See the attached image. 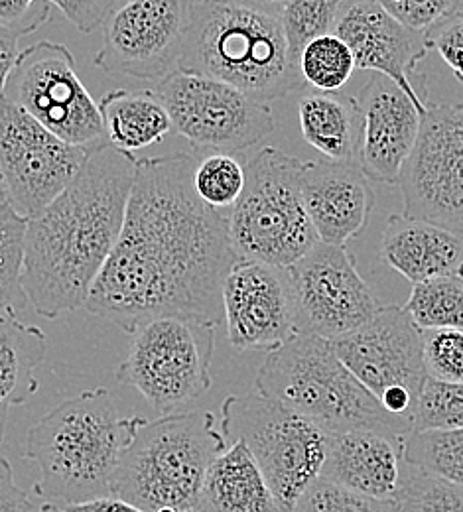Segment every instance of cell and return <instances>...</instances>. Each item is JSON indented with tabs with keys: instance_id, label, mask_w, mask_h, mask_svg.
Wrapping results in <instances>:
<instances>
[{
	"instance_id": "cell-16",
	"label": "cell",
	"mask_w": 463,
	"mask_h": 512,
	"mask_svg": "<svg viewBox=\"0 0 463 512\" xmlns=\"http://www.w3.org/2000/svg\"><path fill=\"white\" fill-rule=\"evenodd\" d=\"M188 28V0H127L103 22L93 64L105 73L162 81L178 71Z\"/></svg>"
},
{
	"instance_id": "cell-36",
	"label": "cell",
	"mask_w": 463,
	"mask_h": 512,
	"mask_svg": "<svg viewBox=\"0 0 463 512\" xmlns=\"http://www.w3.org/2000/svg\"><path fill=\"white\" fill-rule=\"evenodd\" d=\"M292 512H389V503L359 495L318 477L298 499Z\"/></svg>"
},
{
	"instance_id": "cell-2",
	"label": "cell",
	"mask_w": 463,
	"mask_h": 512,
	"mask_svg": "<svg viewBox=\"0 0 463 512\" xmlns=\"http://www.w3.org/2000/svg\"><path fill=\"white\" fill-rule=\"evenodd\" d=\"M136 156L103 142L44 211L26 219L20 284L48 320L85 306L113 253L133 190Z\"/></svg>"
},
{
	"instance_id": "cell-34",
	"label": "cell",
	"mask_w": 463,
	"mask_h": 512,
	"mask_svg": "<svg viewBox=\"0 0 463 512\" xmlns=\"http://www.w3.org/2000/svg\"><path fill=\"white\" fill-rule=\"evenodd\" d=\"M424 430H463V384L428 379L412 416V432Z\"/></svg>"
},
{
	"instance_id": "cell-19",
	"label": "cell",
	"mask_w": 463,
	"mask_h": 512,
	"mask_svg": "<svg viewBox=\"0 0 463 512\" xmlns=\"http://www.w3.org/2000/svg\"><path fill=\"white\" fill-rule=\"evenodd\" d=\"M357 103L363 115L361 168L375 182L398 184L424 111L391 77L375 71L357 93Z\"/></svg>"
},
{
	"instance_id": "cell-12",
	"label": "cell",
	"mask_w": 463,
	"mask_h": 512,
	"mask_svg": "<svg viewBox=\"0 0 463 512\" xmlns=\"http://www.w3.org/2000/svg\"><path fill=\"white\" fill-rule=\"evenodd\" d=\"M2 97L69 144L95 148L107 142L99 103L79 79L66 44L44 40L22 50Z\"/></svg>"
},
{
	"instance_id": "cell-24",
	"label": "cell",
	"mask_w": 463,
	"mask_h": 512,
	"mask_svg": "<svg viewBox=\"0 0 463 512\" xmlns=\"http://www.w3.org/2000/svg\"><path fill=\"white\" fill-rule=\"evenodd\" d=\"M16 312V308H8L0 314V444L10 410L36 394V371L48 351L46 333L24 323Z\"/></svg>"
},
{
	"instance_id": "cell-15",
	"label": "cell",
	"mask_w": 463,
	"mask_h": 512,
	"mask_svg": "<svg viewBox=\"0 0 463 512\" xmlns=\"http://www.w3.org/2000/svg\"><path fill=\"white\" fill-rule=\"evenodd\" d=\"M288 276L298 333L333 341L363 325L381 308L347 245L320 241L288 266Z\"/></svg>"
},
{
	"instance_id": "cell-17",
	"label": "cell",
	"mask_w": 463,
	"mask_h": 512,
	"mask_svg": "<svg viewBox=\"0 0 463 512\" xmlns=\"http://www.w3.org/2000/svg\"><path fill=\"white\" fill-rule=\"evenodd\" d=\"M229 343L239 351H274L296 335L288 268L239 260L223 286Z\"/></svg>"
},
{
	"instance_id": "cell-10",
	"label": "cell",
	"mask_w": 463,
	"mask_h": 512,
	"mask_svg": "<svg viewBox=\"0 0 463 512\" xmlns=\"http://www.w3.org/2000/svg\"><path fill=\"white\" fill-rule=\"evenodd\" d=\"M339 359L410 434L418 398L428 383L424 331L406 308L381 306L357 329L331 341Z\"/></svg>"
},
{
	"instance_id": "cell-37",
	"label": "cell",
	"mask_w": 463,
	"mask_h": 512,
	"mask_svg": "<svg viewBox=\"0 0 463 512\" xmlns=\"http://www.w3.org/2000/svg\"><path fill=\"white\" fill-rule=\"evenodd\" d=\"M424 42L428 50L440 54L463 85V10H456L426 28Z\"/></svg>"
},
{
	"instance_id": "cell-29",
	"label": "cell",
	"mask_w": 463,
	"mask_h": 512,
	"mask_svg": "<svg viewBox=\"0 0 463 512\" xmlns=\"http://www.w3.org/2000/svg\"><path fill=\"white\" fill-rule=\"evenodd\" d=\"M298 67L306 85L324 93L339 91L357 69L351 48L335 34L310 42L298 60Z\"/></svg>"
},
{
	"instance_id": "cell-32",
	"label": "cell",
	"mask_w": 463,
	"mask_h": 512,
	"mask_svg": "<svg viewBox=\"0 0 463 512\" xmlns=\"http://www.w3.org/2000/svg\"><path fill=\"white\" fill-rule=\"evenodd\" d=\"M24 231V217L12 207L0 211V314L8 308L22 310L28 304L20 284Z\"/></svg>"
},
{
	"instance_id": "cell-13",
	"label": "cell",
	"mask_w": 463,
	"mask_h": 512,
	"mask_svg": "<svg viewBox=\"0 0 463 512\" xmlns=\"http://www.w3.org/2000/svg\"><path fill=\"white\" fill-rule=\"evenodd\" d=\"M89 152L0 95V180L20 217L44 211L75 180Z\"/></svg>"
},
{
	"instance_id": "cell-27",
	"label": "cell",
	"mask_w": 463,
	"mask_h": 512,
	"mask_svg": "<svg viewBox=\"0 0 463 512\" xmlns=\"http://www.w3.org/2000/svg\"><path fill=\"white\" fill-rule=\"evenodd\" d=\"M389 512H463V487L404 459Z\"/></svg>"
},
{
	"instance_id": "cell-41",
	"label": "cell",
	"mask_w": 463,
	"mask_h": 512,
	"mask_svg": "<svg viewBox=\"0 0 463 512\" xmlns=\"http://www.w3.org/2000/svg\"><path fill=\"white\" fill-rule=\"evenodd\" d=\"M30 495L16 485L12 465L0 457V512H28Z\"/></svg>"
},
{
	"instance_id": "cell-44",
	"label": "cell",
	"mask_w": 463,
	"mask_h": 512,
	"mask_svg": "<svg viewBox=\"0 0 463 512\" xmlns=\"http://www.w3.org/2000/svg\"><path fill=\"white\" fill-rule=\"evenodd\" d=\"M231 2L245 4V6L259 8V10H265V12H270V14L280 16V12L284 10V6H286L290 0H231Z\"/></svg>"
},
{
	"instance_id": "cell-4",
	"label": "cell",
	"mask_w": 463,
	"mask_h": 512,
	"mask_svg": "<svg viewBox=\"0 0 463 512\" xmlns=\"http://www.w3.org/2000/svg\"><path fill=\"white\" fill-rule=\"evenodd\" d=\"M270 103L306 87L280 16L231 0H188L180 67Z\"/></svg>"
},
{
	"instance_id": "cell-1",
	"label": "cell",
	"mask_w": 463,
	"mask_h": 512,
	"mask_svg": "<svg viewBox=\"0 0 463 512\" xmlns=\"http://www.w3.org/2000/svg\"><path fill=\"white\" fill-rule=\"evenodd\" d=\"M198 162L190 152L136 160L121 237L85 302L125 333L164 316L225 320L223 286L239 256L229 215L196 192Z\"/></svg>"
},
{
	"instance_id": "cell-43",
	"label": "cell",
	"mask_w": 463,
	"mask_h": 512,
	"mask_svg": "<svg viewBox=\"0 0 463 512\" xmlns=\"http://www.w3.org/2000/svg\"><path fill=\"white\" fill-rule=\"evenodd\" d=\"M66 512H144L136 509L131 503L111 495V497H101L85 503H71V505H62Z\"/></svg>"
},
{
	"instance_id": "cell-22",
	"label": "cell",
	"mask_w": 463,
	"mask_h": 512,
	"mask_svg": "<svg viewBox=\"0 0 463 512\" xmlns=\"http://www.w3.org/2000/svg\"><path fill=\"white\" fill-rule=\"evenodd\" d=\"M381 256L412 284L463 274V233L404 213L391 215L381 239Z\"/></svg>"
},
{
	"instance_id": "cell-45",
	"label": "cell",
	"mask_w": 463,
	"mask_h": 512,
	"mask_svg": "<svg viewBox=\"0 0 463 512\" xmlns=\"http://www.w3.org/2000/svg\"><path fill=\"white\" fill-rule=\"evenodd\" d=\"M28 512H66L62 509V505H54V503H40V505H30Z\"/></svg>"
},
{
	"instance_id": "cell-40",
	"label": "cell",
	"mask_w": 463,
	"mask_h": 512,
	"mask_svg": "<svg viewBox=\"0 0 463 512\" xmlns=\"http://www.w3.org/2000/svg\"><path fill=\"white\" fill-rule=\"evenodd\" d=\"M52 6L50 0H0V22L28 36L50 20Z\"/></svg>"
},
{
	"instance_id": "cell-25",
	"label": "cell",
	"mask_w": 463,
	"mask_h": 512,
	"mask_svg": "<svg viewBox=\"0 0 463 512\" xmlns=\"http://www.w3.org/2000/svg\"><path fill=\"white\" fill-rule=\"evenodd\" d=\"M298 117L304 140L330 160L359 162L363 115L353 95L308 93L300 99Z\"/></svg>"
},
{
	"instance_id": "cell-35",
	"label": "cell",
	"mask_w": 463,
	"mask_h": 512,
	"mask_svg": "<svg viewBox=\"0 0 463 512\" xmlns=\"http://www.w3.org/2000/svg\"><path fill=\"white\" fill-rule=\"evenodd\" d=\"M428 377L442 383L463 384L462 329H422Z\"/></svg>"
},
{
	"instance_id": "cell-20",
	"label": "cell",
	"mask_w": 463,
	"mask_h": 512,
	"mask_svg": "<svg viewBox=\"0 0 463 512\" xmlns=\"http://www.w3.org/2000/svg\"><path fill=\"white\" fill-rule=\"evenodd\" d=\"M302 195L320 241L328 245H347L359 237L375 207L371 178L359 162H304Z\"/></svg>"
},
{
	"instance_id": "cell-23",
	"label": "cell",
	"mask_w": 463,
	"mask_h": 512,
	"mask_svg": "<svg viewBox=\"0 0 463 512\" xmlns=\"http://www.w3.org/2000/svg\"><path fill=\"white\" fill-rule=\"evenodd\" d=\"M192 512H280L261 467L243 442L209 465Z\"/></svg>"
},
{
	"instance_id": "cell-14",
	"label": "cell",
	"mask_w": 463,
	"mask_h": 512,
	"mask_svg": "<svg viewBox=\"0 0 463 512\" xmlns=\"http://www.w3.org/2000/svg\"><path fill=\"white\" fill-rule=\"evenodd\" d=\"M398 186L404 215L444 227L463 223V103H428Z\"/></svg>"
},
{
	"instance_id": "cell-26",
	"label": "cell",
	"mask_w": 463,
	"mask_h": 512,
	"mask_svg": "<svg viewBox=\"0 0 463 512\" xmlns=\"http://www.w3.org/2000/svg\"><path fill=\"white\" fill-rule=\"evenodd\" d=\"M99 111L107 142L127 154L162 142L174 130L164 103L150 89L109 91L101 97Z\"/></svg>"
},
{
	"instance_id": "cell-5",
	"label": "cell",
	"mask_w": 463,
	"mask_h": 512,
	"mask_svg": "<svg viewBox=\"0 0 463 512\" xmlns=\"http://www.w3.org/2000/svg\"><path fill=\"white\" fill-rule=\"evenodd\" d=\"M227 448L211 412L142 418L121 455L113 495L144 512H192L209 465Z\"/></svg>"
},
{
	"instance_id": "cell-3",
	"label": "cell",
	"mask_w": 463,
	"mask_h": 512,
	"mask_svg": "<svg viewBox=\"0 0 463 512\" xmlns=\"http://www.w3.org/2000/svg\"><path fill=\"white\" fill-rule=\"evenodd\" d=\"M142 418H121L107 388L83 390L38 420L24 459L40 467L34 495L64 505L113 495L121 455Z\"/></svg>"
},
{
	"instance_id": "cell-33",
	"label": "cell",
	"mask_w": 463,
	"mask_h": 512,
	"mask_svg": "<svg viewBox=\"0 0 463 512\" xmlns=\"http://www.w3.org/2000/svg\"><path fill=\"white\" fill-rule=\"evenodd\" d=\"M194 186L207 205L215 209L233 207L245 188V166L233 154H209L196 166Z\"/></svg>"
},
{
	"instance_id": "cell-11",
	"label": "cell",
	"mask_w": 463,
	"mask_h": 512,
	"mask_svg": "<svg viewBox=\"0 0 463 512\" xmlns=\"http://www.w3.org/2000/svg\"><path fill=\"white\" fill-rule=\"evenodd\" d=\"M154 93L164 103L174 130L196 150L239 154L276 128L268 103L215 77L178 69L164 77Z\"/></svg>"
},
{
	"instance_id": "cell-31",
	"label": "cell",
	"mask_w": 463,
	"mask_h": 512,
	"mask_svg": "<svg viewBox=\"0 0 463 512\" xmlns=\"http://www.w3.org/2000/svg\"><path fill=\"white\" fill-rule=\"evenodd\" d=\"M341 2L343 0H290L284 6L280 22L296 64L310 42L333 34Z\"/></svg>"
},
{
	"instance_id": "cell-46",
	"label": "cell",
	"mask_w": 463,
	"mask_h": 512,
	"mask_svg": "<svg viewBox=\"0 0 463 512\" xmlns=\"http://www.w3.org/2000/svg\"><path fill=\"white\" fill-rule=\"evenodd\" d=\"M10 203H8V195L4 192V186H2V180H0V211L8 209Z\"/></svg>"
},
{
	"instance_id": "cell-6",
	"label": "cell",
	"mask_w": 463,
	"mask_h": 512,
	"mask_svg": "<svg viewBox=\"0 0 463 512\" xmlns=\"http://www.w3.org/2000/svg\"><path fill=\"white\" fill-rule=\"evenodd\" d=\"M257 390L310 418L328 434L381 430L406 436L375 394L339 359L330 339L318 335L296 333L268 351L257 373Z\"/></svg>"
},
{
	"instance_id": "cell-8",
	"label": "cell",
	"mask_w": 463,
	"mask_h": 512,
	"mask_svg": "<svg viewBox=\"0 0 463 512\" xmlns=\"http://www.w3.org/2000/svg\"><path fill=\"white\" fill-rule=\"evenodd\" d=\"M219 426L229 446L243 442L253 453L280 512L294 511L320 477L330 434L261 392L227 396Z\"/></svg>"
},
{
	"instance_id": "cell-7",
	"label": "cell",
	"mask_w": 463,
	"mask_h": 512,
	"mask_svg": "<svg viewBox=\"0 0 463 512\" xmlns=\"http://www.w3.org/2000/svg\"><path fill=\"white\" fill-rule=\"evenodd\" d=\"M302 166L274 146L245 164V188L229 215L239 260L288 268L320 243L302 195Z\"/></svg>"
},
{
	"instance_id": "cell-39",
	"label": "cell",
	"mask_w": 463,
	"mask_h": 512,
	"mask_svg": "<svg viewBox=\"0 0 463 512\" xmlns=\"http://www.w3.org/2000/svg\"><path fill=\"white\" fill-rule=\"evenodd\" d=\"M58 6L67 20L83 34H91L95 28L103 26L113 10H117L127 0H50Z\"/></svg>"
},
{
	"instance_id": "cell-9",
	"label": "cell",
	"mask_w": 463,
	"mask_h": 512,
	"mask_svg": "<svg viewBox=\"0 0 463 512\" xmlns=\"http://www.w3.org/2000/svg\"><path fill=\"white\" fill-rule=\"evenodd\" d=\"M217 323L164 316L136 327L117 381L136 388L160 414H176L211 388Z\"/></svg>"
},
{
	"instance_id": "cell-38",
	"label": "cell",
	"mask_w": 463,
	"mask_h": 512,
	"mask_svg": "<svg viewBox=\"0 0 463 512\" xmlns=\"http://www.w3.org/2000/svg\"><path fill=\"white\" fill-rule=\"evenodd\" d=\"M404 26L424 32L444 16L458 10L460 0H377Z\"/></svg>"
},
{
	"instance_id": "cell-28",
	"label": "cell",
	"mask_w": 463,
	"mask_h": 512,
	"mask_svg": "<svg viewBox=\"0 0 463 512\" xmlns=\"http://www.w3.org/2000/svg\"><path fill=\"white\" fill-rule=\"evenodd\" d=\"M406 312L420 329H462L463 274L412 284Z\"/></svg>"
},
{
	"instance_id": "cell-18",
	"label": "cell",
	"mask_w": 463,
	"mask_h": 512,
	"mask_svg": "<svg viewBox=\"0 0 463 512\" xmlns=\"http://www.w3.org/2000/svg\"><path fill=\"white\" fill-rule=\"evenodd\" d=\"M333 34L351 48L357 69L391 77L426 111L424 75L416 73V67L430 52L424 32L404 26L377 0H343Z\"/></svg>"
},
{
	"instance_id": "cell-42",
	"label": "cell",
	"mask_w": 463,
	"mask_h": 512,
	"mask_svg": "<svg viewBox=\"0 0 463 512\" xmlns=\"http://www.w3.org/2000/svg\"><path fill=\"white\" fill-rule=\"evenodd\" d=\"M22 36H26L22 30L0 22V95H2L4 83H6L12 67L20 56L18 42Z\"/></svg>"
},
{
	"instance_id": "cell-30",
	"label": "cell",
	"mask_w": 463,
	"mask_h": 512,
	"mask_svg": "<svg viewBox=\"0 0 463 512\" xmlns=\"http://www.w3.org/2000/svg\"><path fill=\"white\" fill-rule=\"evenodd\" d=\"M404 459L463 487V430H424L404 436Z\"/></svg>"
},
{
	"instance_id": "cell-21",
	"label": "cell",
	"mask_w": 463,
	"mask_h": 512,
	"mask_svg": "<svg viewBox=\"0 0 463 512\" xmlns=\"http://www.w3.org/2000/svg\"><path fill=\"white\" fill-rule=\"evenodd\" d=\"M404 461V438L381 430H345L328 438L320 477L359 495L389 503Z\"/></svg>"
}]
</instances>
